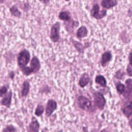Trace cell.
<instances>
[{"instance_id": "cell-1", "label": "cell", "mask_w": 132, "mask_h": 132, "mask_svg": "<svg viewBox=\"0 0 132 132\" xmlns=\"http://www.w3.org/2000/svg\"><path fill=\"white\" fill-rule=\"evenodd\" d=\"M30 53L28 50L24 48L21 51L17 56V64L19 68L21 69L27 66L30 61Z\"/></svg>"}, {"instance_id": "cell-2", "label": "cell", "mask_w": 132, "mask_h": 132, "mask_svg": "<svg viewBox=\"0 0 132 132\" xmlns=\"http://www.w3.org/2000/svg\"><path fill=\"white\" fill-rule=\"evenodd\" d=\"M60 23L59 22H56L52 25L50 29L49 37L52 42L55 43L59 41L60 38Z\"/></svg>"}, {"instance_id": "cell-3", "label": "cell", "mask_w": 132, "mask_h": 132, "mask_svg": "<svg viewBox=\"0 0 132 132\" xmlns=\"http://www.w3.org/2000/svg\"><path fill=\"white\" fill-rule=\"evenodd\" d=\"M76 102L78 107L81 110L87 111L92 108V101L84 95H78L77 97Z\"/></svg>"}, {"instance_id": "cell-4", "label": "cell", "mask_w": 132, "mask_h": 132, "mask_svg": "<svg viewBox=\"0 0 132 132\" xmlns=\"http://www.w3.org/2000/svg\"><path fill=\"white\" fill-rule=\"evenodd\" d=\"M92 96L95 106L100 110H103L106 105V101L103 94L98 91L92 93Z\"/></svg>"}, {"instance_id": "cell-5", "label": "cell", "mask_w": 132, "mask_h": 132, "mask_svg": "<svg viewBox=\"0 0 132 132\" xmlns=\"http://www.w3.org/2000/svg\"><path fill=\"white\" fill-rule=\"evenodd\" d=\"M58 105L57 102L52 98L49 99L45 106V116L48 118L52 116L54 112L57 109Z\"/></svg>"}, {"instance_id": "cell-6", "label": "cell", "mask_w": 132, "mask_h": 132, "mask_svg": "<svg viewBox=\"0 0 132 132\" xmlns=\"http://www.w3.org/2000/svg\"><path fill=\"white\" fill-rule=\"evenodd\" d=\"M107 11L105 10H100V7L98 4H95L90 11L91 15L96 20H101L106 15Z\"/></svg>"}, {"instance_id": "cell-7", "label": "cell", "mask_w": 132, "mask_h": 132, "mask_svg": "<svg viewBox=\"0 0 132 132\" xmlns=\"http://www.w3.org/2000/svg\"><path fill=\"white\" fill-rule=\"evenodd\" d=\"M12 92L11 89L9 90V91L5 94L4 95H3L1 98V104L2 106H5L7 108H9L11 105L12 102Z\"/></svg>"}, {"instance_id": "cell-8", "label": "cell", "mask_w": 132, "mask_h": 132, "mask_svg": "<svg viewBox=\"0 0 132 132\" xmlns=\"http://www.w3.org/2000/svg\"><path fill=\"white\" fill-rule=\"evenodd\" d=\"M30 67L32 70L34 74L38 73L41 69V65L40 61L38 57L34 56L30 61Z\"/></svg>"}, {"instance_id": "cell-9", "label": "cell", "mask_w": 132, "mask_h": 132, "mask_svg": "<svg viewBox=\"0 0 132 132\" xmlns=\"http://www.w3.org/2000/svg\"><path fill=\"white\" fill-rule=\"evenodd\" d=\"M40 125L39 122L36 117L33 116L32 117L31 121L27 127V131L29 132H38L40 129Z\"/></svg>"}, {"instance_id": "cell-10", "label": "cell", "mask_w": 132, "mask_h": 132, "mask_svg": "<svg viewBox=\"0 0 132 132\" xmlns=\"http://www.w3.org/2000/svg\"><path fill=\"white\" fill-rule=\"evenodd\" d=\"M90 81V77L89 74L87 72H85L80 75L78 81V85L81 88H84L89 84Z\"/></svg>"}, {"instance_id": "cell-11", "label": "cell", "mask_w": 132, "mask_h": 132, "mask_svg": "<svg viewBox=\"0 0 132 132\" xmlns=\"http://www.w3.org/2000/svg\"><path fill=\"white\" fill-rule=\"evenodd\" d=\"M112 54L110 51H106L104 52L101 56L100 63L103 67H105L108 63L112 59Z\"/></svg>"}, {"instance_id": "cell-12", "label": "cell", "mask_w": 132, "mask_h": 132, "mask_svg": "<svg viewBox=\"0 0 132 132\" xmlns=\"http://www.w3.org/2000/svg\"><path fill=\"white\" fill-rule=\"evenodd\" d=\"M30 85L29 82L25 80L23 81L22 86V89L21 91V96L23 98L26 97L30 91Z\"/></svg>"}, {"instance_id": "cell-13", "label": "cell", "mask_w": 132, "mask_h": 132, "mask_svg": "<svg viewBox=\"0 0 132 132\" xmlns=\"http://www.w3.org/2000/svg\"><path fill=\"white\" fill-rule=\"evenodd\" d=\"M88 35V30L87 28L84 25L79 27L78 29L77 30V31L76 33V36L79 39L86 38V37H87Z\"/></svg>"}, {"instance_id": "cell-14", "label": "cell", "mask_w": 132, "mask_h": 132, "mask_svg": "<svg viewBox=\"0 0 132 132\" xmlns=\"http://www.w3.org/2000/svg\"><path fill=\"white\" fill-rule=\"evenodd\" d=\"M71 42L75 50L80 54H83L85 49L88 47L84 45L81 42L74 40L72 39H71Z\"/></svg>"}, {"instance_id": "cell-15", "label": "cell", "mask_w": 132, "mask_h": 132, "mask_svg": "<svg viewBox=\"0 0 132 132\" xmlns=\"http://www.w3.org/2000/svg\"><path fill=\"white\" fill-rule=\"evenodd\" d=\"M94 81L96 84H97L102 87H107V80L105 77L102 75H97L95 77Z\"/></svg>"}, {"instance_id": "cell-16", "label": "cell", "mask_w": 132, "mask_h": 132, "mask_svg": "<svg viewBox=\"0 0 132 132\" xmlns=\"http://www.w3.org/2000/svg\"><path fill=\"white\" fill-rule=\"evenodd\" d=\"M78 22H75L72 19H71L70 20L68 21H65L64 22V25H65V30L69 32H72L73 31L74 28L75 26H77L79 24H76L75 23H77Z\"/></svg>"}, {"instance_id": "cell-17", "label": "cell", "mask_w": 132, "mask_h": 132, "mask_svg": "<svg viewBox=\"0 0 132 132\" xmlns=\"http://www.w3.org/2000/svg\"><path fill=\"white\" fill-rule=\"evenodd\" d=\"M102 7L106 9H110L117 5L116 0H103L101 3Z\"/></svg>"}, {"instance_id": "cell-18", "label": "cell", "mask_w": 132, "mask_h": 132, "mask_svg": "<svg viewBox=\"0 0 132 132\" xmlns=\"http://www.w3.org/2000/svg\"><path fill=\"white\" fill-rule=\"evenodd\" d=\"M44 112V106L41 104H38L35 110L34 114L37 117H40Z\"/></svg>"}, {"instance_id": "cell-19", "label": "cell", "mask_w": 132, "mask_h": 132, "mask_svg": "<svg viewBox=\"0 0 132 132\" xmlns=\"http://www.w3.org/2000/svg\"><path fill=\"white\" fill-rule=\"evenodd\" d=\"M58 18L60 20L64 22L68 21L71 19L69 13L67 11H61L59 14Z\"/></svg>"}, {"instance_id": "cell-20", "label": "cell", "mask_w": 132, "mask_h": 132, "mask_svg": "<svg viewBox=\"0 0 132 132\" xmlns=\"http://www.w3.org/2000/svg\"><path fill=\"white\" fill-rule=\"evenodd\" d=\"M10 12L13 16L18 18H20L22 14L21 12L18 9V7L15 5L12 6L10 8Z\"/></svg>"}, {"instance_id": "cell-21", "label": "cell", "mask_w": 132, "mask_h": 132, "mask_svg": "<svg viewBox=\"0 0 132 132\" xmlns=\"http://www.w3.org/2000/svg\"><path fill=\"white\" fill-rule=\"evenodd\" d=\"M20 70L23 75L25 76H28L34 74V72L30 67L26 66Z\"/></svg>"}, {"instance_id": "cell-22", "label": "cell", "mask_w": 132, "mask_h": 132, "mask_svg": "<svg viewBox=\"0 0 132 132\" xmlns=\"http://www.w3.org/2000/svg\"><path fill=\"white\" fill-rule=\"evenodd\" d=\"M122 111L123 113L124 114V116L128 118L132 114V107H131L130 105L127 106L123 109Z\"/></svg>"}, {"instance_id": "cell-23", "label": "cell", "mask_w": 132, "mask_h": 132, "mask_svg": "<svg viewBox=\"0 0 132 132\" xmlns=\"http://www.w3.org/2000/svg\"><path fill=\"white\" fill-rule=\"evenodd\" d=\"M116 87L117 92L119 94H121L124 93L125 90V86L123 84L121 83L120 82H118L117 84Z\"/></svg>"}, {"instance_id": "cell-24", "label": "cell", "mask_w": 132, "mask_h": 132, "mask_svg": "<svg viewBox=\"0 0 132 132\" xmlns=\"http://www.w3.org/2000/svg\"><path fill=\"white\" fill-rule=\"evenodd\" d=\"M17 131L16 128L12 124L6 125L2 130V132H14Z\"/></svg>"}, {"instance_id": "cell-25", "label": "cell", "mask_w": 132, "mask_h": 132, "mask_svg": "<svg viewBox=\"0 0 132 132\" xmlns=\"http://www.w3.org/2000/svg\"><path fill=\"white\" fill-rule=\"evenodd\" d=\"M9 85H3L0 89V96L2 97L3 95H4L5 94H6L8 92V89H9Z\"/></svg>"}, {"instance_id": "cell-26", "label": "cell", "mask_w": 132, "mask_h": 132, "mask_svg": "<svg viewBox=\"0 0 132 132\" xmlns=\"http://www.w3.org/2000/svg\"><path fill=\"white\" fill-rule=\"evenodd\" d=\"M124 73L121 72L120 70H119L118 71H117L115 73V75L114 76L117 78V79H122V76L124 75Z\"/></svg>"}, {"instance_id": "cell-27", "label": "cell", "mask_w": 132, "mask_h": 132, "mask_svg": "<svg viewBox=\"0 0 132 132\" xmlns=\"http://www.w3.org/2000/svg\"><path fill=\"white\" fill-rule=\"evenodd\" d=\"M126 71L128 75L132 76V65H131L130 63L127 65Z\"/></svg>"}, {"instance_id": "cell-28", "label": "cell", "mask_w": 132, "mask_h": 132, "mask_svg": "<svg viewBox=\"0 0 132 132\" xmlns=\"http://www.w3.org/2000/svg\"><path fill=\"white\" fill-rule=\"evenodd\" d=\"M8 77L12 80H13L14 76H15V73L13 71H10L8 74Z\"/></svg>"}, {"instance_id": "cell-29", "label": "cell", "mask_w": 132, "mask_h": 132, "mask_svg": "<svg viewBox=\"0 0 132 132\" xmlns=\"http://www.w3.org/2000/svg\"><path fill=\"white\" fill-rule=\"evenodd\" d=\"M129 63L132 65V52L130 53L129 55Z\"/></svg>"}, {"instance_id": "cell-30", "label": "cell", "mask_w": 132, "mask_h": 132, "mask_svg": "<svg viewBox=\"0 0 132 132\" xmlns=\"http://www.w3.org/2000/svg\"><path fill=\"white\" fill-rule=\"evenodd\" d=\"M40 1L44 4H47L49 3L50 0H40Z\"/></svg>"}, {"instance_id": "cell-31", "label": "cell", "mask_w": 132, "mask_h": 132, "mask_svg": "<svg viewBox=\"0 0 132 132\" xmlns=\"http://www.w3.org/2000/svg\"><path fill=\"white\" fill-rule=\"evenodd\" d=\"M129 125H130L131 128L132 129V118H131V120H130V121H129Z\"/></svg>"}, {"instance_id": "cell-32", "label": "cell", "mask_w": 132, "mask_h": 132, "mask_svg": "<svg viewBox=\"0 0 132 132\" xmlns=\"http://www.w3.org/2000/svg\"><path fill=\"white\" fill-rule=\"evenodd\" d=\"M4 1H5V0H1V3H3Z\"/></svg>"}, {"instance_id": "cell-33", "label": "cell", "mask_w": 132, "mask_h": 132, "mask_svg": "<svg viewBox=\"0 0 132 132\" xmlns=\"http://www.w3.org/2000/svg\"><path fill=\"white\" fill-rule=\"evenodd\" d=\"M130 106H131V107H132V101L130 103Z\"/></svg>"}, {"instance_id": "cell-34", "label": "cell", "mask_w": 132, "mask_h": 132, "mask_svg": "<svg viewBox=\"0 0 132 132\" xmlns=\"http://www.w3.org/2000/svg\"><path fill=\"white\" fill-rule=\"evenodd\" d=\"M65 1H70V0H65Z\"/></svg>"}]
</instances>
